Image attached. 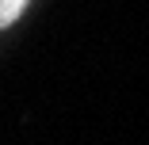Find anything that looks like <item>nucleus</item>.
<instances>
[{
	"mask_svg": "<svg viewBox=\"0 0 149 145\" xmlns=\"http://www.w3.org/2000/svg\"><path fill=\"white\" fill-rule=\"evenodd\" d=\"M27 8V0H0V27H12Z\"/></svg>",
	"mask_w": 149,
	"mask_h": 145,
	"instance_id": "nucleus-1",
	"label": "nucleus"
}]
</instances>
